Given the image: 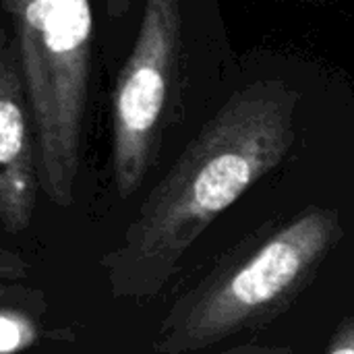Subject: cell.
Listing matches in <instances>:
<instances>
[{"label": "cell", "mask_w": 354, "mask_h": 354, "mask_svg": "<svg viewBox=\"0 0 354 354\" xmlns=\"http://www.w3.org/2000/svg\"><path fill=\"white\" fill-rule=\"evenodd\" d=\"M104 6H106V12L116 19V17H122L129 6H131V0H104Z\"/></svg>", "instance_id": "9c48e42d"}, {"label": "cell", "mask_w": 354, "mask_h": 354, "mask_svg": "<svg viewBox=\"0 0 354 354\" xmlns=\"http://www.w3.org/2000/svg\"><path fill=\"white\" fill-rule=\"evenodd\" d=\"M37 334L29 317L17 309H4L0 315V353L15 354L35 342Z\"/></svg>", "instance_id": "8992f818"}, {"label": "cell", "mask_w": 354, "mask_h": 354, "mask_svg": "<svg viewBox=\"0 0 354 354\" xmlns=\"http://www.w3.org/2000/svg\"><path fill=\"white\" fill-rule=\"evenodd\" d=\"M295 108V91L255 83L205 122L106 257L114 297L151 299L168 284L201 232L286 158Z\"/></svg>", "instance_id": "6da1fadb"}, {"label": "cell", "mask_w": 354, "mask_h": 354, "mask_svg": "<svg viewBox=\"0 0 354 354\" xmlns=\"http://www.w3.org/2000/svg\"><path fill=\"white\" fill-rule=\"evenodd\" d=\"M328 354H354V317L346 319L332 338Z\"/></svg>", "instance_id": "52a82bcc"}, {"label": "cell", "mask_w": 354, "mask_h": 354, "mask_svg": "<svg viewBox=\"0 0 354 354\" xmlns=\"http://www.w3.org/2000/svg\"><path fill=\"white\" fill-rule=\"evenodd\" d=\"M180 46V2L145 0L137 41L112 97V166L116 191L131 197L143 183L168 102Z\"/></svg>", "instance_id": "277c9868"}, {"label": "cell", "mask_w": 354, "mask_h": 354, "mask_svg": "<svg viewBox=\"0 0 354 354\" xmlns=\"http://www.w3.org/2000/svg\"><path fill=\"white\" fill-rule=\"evenodd\" d=\"M222 354H292L288 346H236Z\"/></svg>", "instance_id": "ba28073f"}, {"label": "cell", "mask_w": 354, "mask_h": 354, "mask_svg": "<svg viewBox=\"0 0 354 354\" xmlns=\"http://www.w3.org/2000/svg\"><path fill=\"white\" fill-rule=\"evenodd\" d=\"M338 239L336 209L305 212L251 255L180 299L156 334V353L201 351L272 319L299 297Z\"/></svg>", "instance_id": "3957f363"}, {"label": "cell", "mask_w": 354, "mask_h": 354, "mask_svg": "<svg viewBox=\"0 0 354 354\" xmlns=\"http://www.w3.org/2000/svg\"><path fill=\"white\" fill-rule=\"evenodd\" d=\"M15 25L44 193L73 203L89 93V0H2Z\"/></svg>", "instance_id": "7a4b0ae2"}, {"label": "cell", "mask_w": 354, "mask_h": 354, "mask_svg": "<svg viewBox=\"0 0 354 354\" xmlns=\"http://www.w3.org/2000/svg\"><path fill=\"white\" fill-rule=\"evenodd\" d=\"M27 91L17 48L2 33L0 44V220L6 232L27 228L37 199V145L27 124Z\"/></svg>", "instance_id": "5b68a950"}]
</instances>
